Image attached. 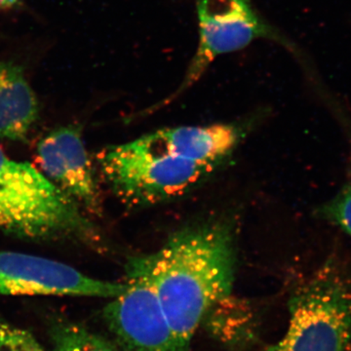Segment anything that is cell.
<instances>
[{"label": "cell", "mask_w": 351, "mask_h": 351, "mask_svg": "<svg viewBox=\"0 0 351 351\" xmlns=\"http://www.w3.org/2000/svg\"><path fill=\"white\" fill-rule=\"evenodd\" d=\"M232 219L184 226L158 251L140 256L171 328L184 350L203 319L232 295L237 269V230Z\"/></svg>", "instance_id": "6da1fadb"}, {"label": "cell", "mask_w": 351, "mask_h": 351, "mask_svg": "<svg viewBox=\"0 0 351 351\" xmlns=\"http://www.w3.org/2000/svg\"><path fill=\"white\" fill-rule=\"evenodd\" d=\"M0 228L20 239L99 246L101 233L80 207L31 164L0 147Z\"/></svg>", "instance_id": "7a4b0ae2"}, {"label": "cell", "mask_w": 351, "mask_h": 351, "mask_svg": "<svg viewBox=\"0 0 351 351\" xmlns=\"http://www.w3.org/2000/svg\"><path fill=\"white\" fill-rule=\"evenodd\" d=\"M97 160L113 193L136 207L151 206L186 195L215 170L212 166L168 154L151 134L108 147Z\"/></svg>", "instance_id": "3957f363"}, {"label": "cell", "mask_w": 351, "mask_h": 351, "mask_svg": "<svg viewBox=\"0 0 351 351\" xmlns=\"http://www.w3.org/2000/svg\"><path fill=\"white\" fill-rule=\"evenodd\" d=\"M289 311L287 332L267 351H351V270L328 258L295 291Z\"/></svg>", "instance_id": "277c9868"}, {"label": "cell", "mask_w": 351, "mask_h": 351, "mask_svg": "<svg viewBox=\"0 0 351 351\" xmlns=\"http://www.w3.org/2000/svg\"><path fill=\"white\" fill-rule=\"evenodd\" d=\"M198 44L184 80L174 93L152 107L160 108L181 96L202 77L215 60L237 52L254 41L269 40L290 51L292 43L265 19L253 0H195Z\"/></svg>", "instance_id": "5b68a950"}, {"label": "cell", "mask_w": 351, "mask_h": 351, "mask_svg": "<svg viewBox=\"0 0 351 351\" xmlns=\"http://www.w3.org/2000/svg\"><path fill=\"white\" fill-rule=\"evenodd\" d=\"M126 289L104 309V319L124 351H188L178 339L140 256L125 265Z\"/></svg>", "instance_id": "8992f818"}, {"label": "cell", "mask_w": 351, "mask_h": 351, "mask_svg": "<svg viewBox=\"0 0 351 351\" xmlns=\"http://www.w3.org/2000/svg\"><path fill=\"white\" fill-rule=\"evenodd\" d=\"M125 283L84 276L66 263L16 252L0 251V295L117 298Z\"/></svg>", "instance_id": "52a82bcc"}, {"label": "cell", "mask_w": 351, "mask_h": 351, "mask_svg": "<svg viewBox=\"0 0 351 351\" xmlns=\"http://www.w3.org/2000/svg\"><path fill=\"white\" fill-rule=\"evenodd\" d=\"M38 158L44 175L64 195L90 213L101 214L100 188L80 127L50 132L38 145Z\"/></svg>", "instance_id": "ba28073f"}, {"label": "cell", "mask_w": 351, "mask_h": 351, "mask_svg": "<svg viewBox=\"0 0 351 351\" xmlns=\"http://www.w3.org/2000/svg\"><path fill=\"white\" fill-rule=\"evenodd\" d=\"M243 134L237 124L217 123L161 129L151 135L168 154L216 168L234 152Z\"/></svg>", "instance_id": "9c48e42d"}, {"label": "cell", "mask_w": 351, "mask_h": 351, "mask_svg": "<svg viewBox=\"0 0 351 351\" xmlns=\"http://www.w3.org/2000/svg\"><path fill=\"white\" fill-rule=\"evenodd\" d=\"M38 97L22 66L0 61V137L25 142L38 121Z\"/></svg>", "instance_id": "30bf717a"}, {"label": "cell", "mask_w": 351, "mask_h": 351, "mask_svg": "<svg viewBox=\"0 0 351 351\" xmlns=\"http://www.w3.org/2000/svg\"><path fill=\"white\" fill-rule=\"evenodd\" d=\"M203 322L207 323L210 332L219 341L230 346L246 341L252 334L250 309L235 302L232 295L217 302Z\"/></svg>", "instance_id": "8fae6325"}, {"label": "cell", "mask_w": 351, "mask_h": 351, "mask_svg": "<svg viewBox=\"0 0 351 351\" xmlns=\"http://www.w3.org/2000/svg\"><path fill=\"white\" fill-rule=\"evenodd\" d=\"M51 339L54 351H119L100 335L69 321L55 323Z\"/></svg>", "instance_id": "7c38bea8"}, {"label": "cell", "mask_w": 351, "mask_h": 351, "mask_svg": "<svg viewBox=\"0 0 351 351\" xmlns=\"http://www.w3.org/2000/svg\"><path fill=\"white\" fill-rule=\"evenodd\" d=\"M316 216L339 226L351 237V182L315 210Z\"/></svg>", "instance_id": "4fadbf2b"}, {"label": "cell", "mask_w": 351, "mask_h": 351, "mask_svg": "<svg viewBox=\"0 0 351 351\" xmlns=\"http://www.w3.org/2000/svg\"><path fill=\"white\" fill-rule=\"evenodd\" d=\"M0 351H45L27 330L13 325L0 324Z\"/></svg>", "instance_id": "5bb4252c"}, {"label": "cell", "mask_w": 351, "mask_h": 351, "mask_svg": "<svg viewBox=\"0 0 351 351\" xmlns=\"http://www.w3.org/2000/svg\"><path fill=\"white\" fill-rule=\"evenodd\" d=\"M23 5V0H0V11L13 10Z\"/></svg>", "instance_id": "9a60e30c"}]
</instances>
